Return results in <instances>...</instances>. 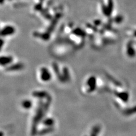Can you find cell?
<instances>
[{"label": "cell", "mask_w": 136, "mask_h": 136, "mask_svg": "<svg viewBox=\"0 0 136 136\" xmlns=\"http://www.w3.org/2000/svg\"><path fill=\"white\" fill-rule=\"evenodd\" d=\"M56 121L55 118L51 116L47 115L37 126V136H44L51 134L55 130Z\"/></svg>", "instance_id": "6da1fadb"}, {"label": "cell", "mask_w": 136, "mask_h": 136, "mask_svg": "<svg viewBox=\"0 0 136 136\" xmlns=\"http://www.w3.org/2000/svg\"><path fill=\"white\" fill-rule=\"evenodd\" d=\"M21 108H22V109L24 111H30L32 109V101H29V100H26V101H22V102L21 103Z\"/></svg>", "instance_id": "7a4b0ae2"}, {"label": "cell", "mask_w": 136, "mask_h": 136, "mask_svg": "<svg viewBox=\"0 0 136 136\" xmlns=\"http://www.w3.org/2000/svg\"><path fill=\"white\" fill-rule=\"evenodd\" d=\"M135 35L136 36V33H135Z\"/></svg>", "instance_id": "3957f363"}]
</instances>
